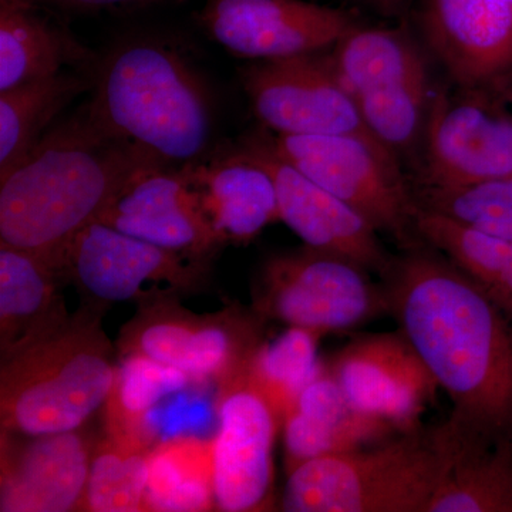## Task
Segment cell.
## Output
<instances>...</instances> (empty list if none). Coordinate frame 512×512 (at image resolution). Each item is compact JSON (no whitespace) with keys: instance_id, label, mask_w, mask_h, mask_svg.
Segmentation results:
<instances>
[{"instance_id":"obj_1","label":"cell","mask_w":512,"mask_h":512,"mask_svg":"<svg viewBox=\"0 0 512 512\" xmlns=\"http://www.w3.org/2000/svg\"><path fill=\"white\" fill-rule=\"evenodd\" d=\"M389 315L453 404L460 439L512 447V322L450 259L421 244L380 276Z\"/></svg>"},{"instance_id":"obj_2","label":"cell","mask_w":512,"mask_h":512,"mask_svg":"<svg viewBox=\"0 0 512 512\" xmlns=\"http://www.w3.org/2000/svg\"><path fill=\"white\" fill-rule=\"evenodd\" d=\"M151 167L165 165L106 133L84 104L0 178V245L42 259L64 279L73 239Z\"/></svg>"},{"instance_id":"obj_3","label":"cell","mask_w":512,"mask_h":512,"mask_svg":"<svg viewBox=\"0 0 512 512\" xmlns=\"http://www.w3.org/2000/svg\"><path fill=\"white\" fill-rule=\"evenodd\" d=\"M90 116L110 136L127 141L165 167L201 163L215 130L210 87L171 43L124 40L93 70Z\"/></svg>"},{"instance_id":"obj_4","label":"cell","mask_w":512,"mask_h":512,"mask_svg":"<svg viewBox=\"0 0 512 512\" xmlns=\"http://www.w3.org/2000/svg\"><path fill=\"white\" fill-rule=\"evenodd\" d=\"M106 306L90 302L55 335L0 366L2 433L46 436L83 429L104 409L117 357L101 325Z\"/></svg>"},{"instance_id":"obj_5","label":"cell","mask_w":512,"mask_h":512,"mask_svg":"<svg viewBox=\"0 0 512 512\" xmlns=\"http://www.w3.org/2000/svg\"><path fill=\"white\" fill-rule=\"evenodd\" d=\"M456 447L446 421L313 458L288 473L279 505L288 512H429Z\"/></svg>"},{"instance_id":"obj_6","label":"cell","mask_w":512,"mask_h":512,"mask_svg":"<svg viewBox=\"0 0 512 512\" xmlns=\"http://www.w3.org/2000/svg\"><path fill=\"white\" fill-rule=\"evenodd\" d=\"M330 53L367 131L402 163L419 157L436 90L412 32L360 23Z\"/></svg>"},{"instance_id":"obj_7","label":"cell","mask_w":512,"mask_h":512,"mask_svg":"<svg viewBox=\"0 0 512 512\" xmlns=\"http://www.w3.org/2000/svg\"><path fill=\"white\" fill-rule=\"evenodd\" d=\"M276 156L359 212L402 249L423 244L419 204L403 163L367 133L285 136L265 131Z\"/></svg>"},{"instance_id":"obj_8","label":"cell","mask_w":512,"mask_h":512,"mask_svg":"<svg viewBox=\"0 0 512 512\" xmlns=\"http://www.w3.org/2000/svg\"><path fill=\"white\" fill-rule=\"evenodd\" d=\"M252 309L265 322L318 333L349 332L389 315L382 282L372 272L303 245L269 256L256 276Z\"/></svg>"},{"instance_id":"obj_9","label":"cell","mask_w":512,"mask_h":512,"mask_svg":"<svg viewBox=\"0 0 512 512\" xmlns=\"http://www.w3.org/2000/svg\"><path fill=\"white\" fill-rule=\"evenodd\" d=\"M265 320L254 309L227 306L198 315L177 296L138 303L120 333L119 355L138 353L175 367L192 383L217 386L238 376L264 340Z\"/></svg>"},{"instance_id":"obj_10","label":"cell","mask_w":512,"mask_h":512,"mask_svg":"<svg viewBox=\"0 0 512 512\" xmlns=\"http://www.w3.org/2000/svg\"><path fill=\"white\" fill-rule=\"evenodd\" d=\"M414 168V190L512 177V109L504 93L456 84L436 90Z\"/></svg>"},{"instance_id":"obj_11","label":"cell","mask_w":512,"mask_h":512,"mask_svg":"<svg viewBox=\"0 0 512 512\" xmlns=\"http://www.w3.org/2000/svg\"><path fill=\"white\" fill-rule=\"evenodd\" d=\"M210 265L96 221L73 239L63 276L90 302L107 306L201 292L210 282Z\"/></svg>"},{"instance_id":"obj_12","label":"cell","mask_w":512,"mask_h":512,"mask_svg":"<svg viewBox=\"0 0 512 512\" xmlns=\"http://www.w3.org/2000/svg\"><path fill=\"white\" fill-rule=\"evenodd\" d=\"M241 82L256 119L271 133L370 134L330 50L255 60L242 67Z\"/></svg>"},{"instance_id":"obj_13","label":"cell","mask_w":512,"mask_h":512,"mask_svg":"<svg viewBox=\"0 0 512 512\" xmlns=\"http://www.w3.org/2000/svg\"><path fill=\"white\" fill-rule=\"evenodd\" d=\"M217 416L211 440L217 510H274V446L281 423L245 369L218 386Z\"/></svg>"},{"instance_id":"obj_14","label":"cell","mask_w":512,"mask_h":512,"mask_svg":"<svg viewBox=\"0 0 512 512\" xmlns=\"http://www.w3.org/2000/svg\"><path fill=\"white\" fill-rule=\"evenodd\" d=\"M205 35L241 59L325 52L360 25L356 13L306 0H205Z\"/></svg>"},{"instance_id":"obj_15","label":"cell","mask_w":512,"mask_h":512,"mask_svg":"<svg viewBox=\"0 0 512 512\" xmlns=\"http://www.w3.org/2000/svg\"><path fill=\"white\" fill-rule=\"evenodd\" d=\"M234 148L271 174L279 218L306 247L342 256L379 278L384 274L393 255L383 247L375 227L346 202L276 156L265 131L245 136Z\"/></svg>"},{"instance_id":"obj_16","label":"cell","mask_w":512,"mask_h":512,"mask_svg":"<svg viewBox=\"0 0 512 512\" xmlns=\"http://www.w3.org/2000/svg\"><path fill=\"white\" fill-rule=\"evenodd\" d=\"M328 366L355 409L397 431L419 427L421 414L440 390L400 330L350 340Z\"/></svg>"},{"instance_id":"obj_17","label":"cell","mask_w":512,"mask_h":512,"mask_svg":"<svg viewBox=\"0 0 512 512\" xmlns=\"http://www.w3.org/2000/svg\"><path fill=\"white\" fill-rule=\"evenodd\" d=\"M417 23L451 84L504 93L512 80V0H421Z\"/></svg>"},{"instance_id":"obj_18","label":"cell","mask_w":512,"mask_h":512,"mask_svg":"<svg viewBox=\"0 0 512 512\" xmlns=\"http://www.w3.org/2000/svg\"><path fill=\"white\" fill-rule=\"evenodd\" d=\"M99 222L150 244L211 262L225 244L187 167H151L131 178Z\"/></svg>"},{"instance_id":"obj_19","label":"cell","mask_w":512,"mask_h":512,"mask_svg":"<svg viewBox=\"0 0 512 512\" xmlns=\"http://www.w3.org/2000/svg\"><path fill=\"white\" fill-rule=\"evenodd\" d=\"M96 439L86 430L2 433L0 511H82Z\"/></svg>"},{"instance_id":"obj_20","label":"cell","mask_w":512,"mask_h":512,"mask_svg":"<svg viewBox=\"0 0 512 512\" xmlns=\"http://www.w3.org/2000/svg\"><path fill=\"white\" fill-rule=\"evenodd\" d=\"M281 430L286 473L313 458L348 453L402 433L355 409L325 362L299 394Z\"/></svg>"},{"instance_id":"obj_21","label":"cell","mask_w":512,"mask_h":512,"mask_svg":"<svg viewBox=\"0 0 512 512\" xmlns=\"http://www.w3.org/2000/svg\"><path fill=\"white\" fill-rule=\"evenodd\" d=\"M33 0H0V92L67 70L93 73L99 57Z\"/></svg>"},{"instance_id":"obj_22","label":"cell","mask_w":512,"mask_h":512,"mask_svg":"<svg viewBox=\"0 0 512 512\" xmlns=\"http://www.w3.org/2000/svg\"><path fill=\"white\" fill-rule=\"evenodd\" d=\"M187 171L225 244H248L281 221L271 174L234 147L207 163L187 165Z\"/></svg>"},{"instance_id":"obj_23","label":"cell","mask_w":512,"mask_h":512,"mask_svg":"<svg viewBox=\"0 0 512 512\" xmlns=\"http://www.w3.org/2000/svg\"><path fill=\"white\" fill-rule=\"evenodd\" d=\"M42 259L0 245V357L2 360L62 330L72 319L59 282Z\"/></svg>"},{"instance_id":"obj_24","label":"cell","mask_w":512,"mask_h":512,"mask_svg":"<svg viewBox=\"0 0 512 512\" xmlns=\"http://www.w3.org/2000/svg\"><path fill=\"white\" fill-rule=\"evenodd\" d=\"M92 89L93 73L64 70L0 92V178L32 153L74 99Z\"/></svg>"},{"instance_id":"obj_25","label":"cell","mask_w":512,"mask_h":512,"mask_svg":"<svg viewBox=\"0 0 512 512\" xmlns=\"http://www.w3.org/2000/svg\"><path fill=\"white\" fill-rule=\"evenodd\" d=\"M181 370L138 353L117 357L116 377L106 404V434L111 439L143 448L154 446L148 414L164 397L190 387Z\"/></svg>"},{"instance_id":"obj_26","label":"cell","mask_w":512,"mask_h":512,"mask_svg":"<svg viewBox=\"0 0 512 512\" xmlns=\"http://www.w3.org/2000/svg\"><path fill=\"white\" fill-rule=\"evenodd\" d=\"M147 460L146 511L217 510L211 440L175 436L157 441Z\"/></svg>"},{"instance_id":"obj_27","label":"cell","mask_w":512,"mask_h":512,"mask_svg":"<svg viewBox=\"0 0 512 512\" xmlns=\"http://www.w3.org/2000/svg\"><path fill=\"white\" fill-rule=\"evenodd\" d=\"M417 234L460 268L512 322V241L484 234L419 207Z\"/></svg>"},{"instance_id":"obj_28","label":"cell","mask_w":512,"mask_h":512,"mask_svg":"<svg viewBox=\"0 0 512 512\" xmlns=\"http://www.w3.org/2000/svg\"><path fill=\"white\" fill-rule=\"evenodd\" d=\"M429 512H512V447L457 436L456 453Z\"/></svg>"},{"instance_id":"obj_29","label":"cell","mask_w":512,"mask_h":512,"mask_svg":"<svg viewBox=\"0 0 512 512\" xmlns=\"http://www.w3.org/2000/svg\"><path fill=\"white\" fill-rule=\"evenodd\" d=\"M320 338L311 330L288 328L275 339L264 338L245 367L249 382L272 407L281 429L299 394L319 372Z\"/></svg>"},{"instance_id":"obj_30","label":"cell","mask_w":512,"mask_h":512,"mask_svg":"<svg viewBox=\"0 0 512 512\" xmlns=\"http://www.w3.org/2000/svg\"><path fill=\"white\" fill-rule=\"evenodd\" d=\"M148 451L107 434L96 440L82 511H146Z\"/></svg>"},{"instance_id":"obj_31","label":"cell","mask_w":512,"mask_h":512,"mask_svg":"<svg viewBox=\"0 0 512 512\" xmlns=\"http://www.w3.org/2000/svg\"><path fill=\"white\" fill-rule=\"evenodd\" d=\"M423 210L512 241V177L446 190H414Z\"/></svg>"},{"instance_id":"obj_32","label":"cell","mask_w":512,"mask_h":512,"mask_svg":"<svg viewBox=\"0 0 512 512\" xmlns=\"http://www.w3.org/2000/svg\"><path fill=\"white\" fill-rule=\"evenodd\" d=\"M49 9L66 10V12L96 13L101 10H134L151 6L183 3L187 0H33Z\"/></svg>"},{"instance_id":"obj_33","label":"cell","mask_w":512,"mask_h":512,"mask_svg":"<svg viewBox=\"0 0 512 512\" xmlns=\"http://www.w3.org/2000/svg\"><path fill=\"white\" fill-rule=\"evenodd\" d=\"M363 8L372 10L383 18H400L409 9L412 0H353Z\"/></svg>"},{"instance_id":"obj_34","label":"cell","mask_w":512,"mask_h":512,"mask_svg":"<svg viewBox=\"0 0 512 512\" xmlns=\"http://www.w3.org/2000/svg\"><path fill=\"white\" fill-rule=\"evenodd\" d=\"M504 97H505V100L508 101V104H510L511 109H512V80L510 83H508V86L505 87Z\"/></svg>"}]
</instances>
